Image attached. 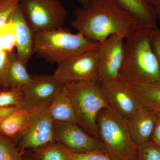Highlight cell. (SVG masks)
Wrapping results in <instances>:
<instances>
[{"mask_svg": "<svg viewBox=\"0 0 160 160\" xmlns=\"http://www.w3.org/2000/svg\"><path fill=\"white\" fill-rule=\"evenodd\" d=\"M154 29L138 26L124 44L119 81L125 85L160 82V67L152 46Z\"/></svg>", "mask_w": 160, "mask_h": 160, "instance_id": "7a4b0ae2", "label": "cell"}, {"mask_svg": "<svg viewBox=\"0 0 160 160\" xmlns=\"http://www.w3.org/2000/svg\"><path fill=\"white\" fill-rule=\"evenodd\" d=\"M82 8H86L89 5L91 0H77Z\"/></svg>", "mask_w": 160, "mask_h": 160, "instance_id": "1f68e13d", "label": "cell"}, {"mask_svg": "<svg viewBox=\"0 0 160 160\" xmlns=\"http://www.w3.org/2000/svg\"><path fill=\"white\" fill-rule=\"evenodd\" d=\"M99 139L106 153L113 160L136 157L138 146L129 133L127 121L111 106L101 110L97 118Z\"/></svg>", "mask_w": 160, "mask_h": 160, "instance_id": "5b68a950", "label": "cell"}, {"mask_svg": "<svg viewBox=\"0 0 160 160\" xmlns=\"http://www.w3.org/2000/svg\"><path fill=\"white\" fill-rule=\"evenodd\" d=\"M3 51L2 48V46H1V45H0V52H2Z\"/></svg>", "mask_w": 160, "mask_h": 160, "instance_id": "836d02e7", "label": "cell"}, {"mask_svg": "<svg viewBox=\"0 0 160 160\" xmlns=\"http://www.w3.org/2000/svg\"><path fill=\"white\" fill-rule=\"evenodd\" d=\"M150 141L160 147V113H157V118Z\"/></svg>", "mask_w": 160, "mask_h": 160, "instance_id": "f1b7e54d", "label": "cell"}, {"mask_svg": "<svg viewBox=\"0 0 160 160\" xmlns=\"http://www.w3.org/2000/svg\"><path fill=\"white\" fill-rule=\"evenodd\" d=\"M30 83L22 90L20 109L30 114L49 106L65 84L51 76L31 75Z\"/></svg>", "mask_w": 160, "mask_h": 160, "instance_id": "52a82bcc", "label": "cell"}, {"mask_svg": "<svg viewBox=\"0 0 160 160\" xmlns=\"http://www.w3.org/2000/svg\"><path fill=\"white\" fill-rule=\"evenodd\" d=\"M18 109L14 106L0 107V119L6 118Z\"/></svg>", "mask_w": 160, "mask_h": 160, "instance_id": "f546056e", "label": "cell"}, {"mask_svg": "<svg viewBox=\"0 0 160 160\" xmlns=\"http://www.w3.org/2000/svg\"><path fill=\"white\" fill-rule=\"evenodd\" d=\"M10 18L15 27L17 54L26 66L34 53V33L24 17L19 5Z\"/></svg>", "mask_w": 160, "mask_h": 160, "instance_id": "4fadbf2b", "label": "cell"}, {"mask_svg": "<svg viewBox=\"0 0 160 160\" xmlns=\"http://www.w3.org/2000/svg\"><path fill=\"white\" fill-rule=\"evenodd\" d=\"M153 6H154L158 19L160 20V0H155Z\"/></svg>", "mask_w": 160, "mask_h": 160, "instance_id": "4dcf8cb0", "label": "cell"}, {"mask_svg": "<svg viewBox=\"0 0 160 160\" xmlns=\"http://www.w3.org/2000/svg\"><path fill=\"white\" fill-rule=\"evenodd\" d=\"M23 153L11 138L0 133V160H24Z\"/></svg>", "mask_w": 160, "mask_h": 160, "instance_id": "7402d4cb", "label": "cell"}, {"mask_svg": "<svg viewBox=\"0 0 160 160\" xmlns=\"http://www.w3.org/2000/svg\"><path fill=\"white\" fill-rule=\"evenodd\" d=\"M99 43L91 42L82 34L72 33L62 27L34 33V53L48 62L58 64L76 56L97 49Z\"/></svg>", "mask_w": 160, "mask_h": 160, "instance_id": "3957f363", "label": "cell"}, {"mask_svg": "<svg viewBox=\"0 0 160 160\" xmlns=\"http://www.w3.org/2000/svg\"><path fill=\"white\" fill-rule=\"evenodd\" d=\"M152 46L160 67V28L154 29L152 37Z\"/></svg>", "mask_w": 160, "mask_h": 160, "instance_id": "83f0119b", "label": "cell"}, {"mask_svg": "<svg viewBox=\"0 0 160 160\" xmlns=\"http://www.w3.org/2000/svg\"><path fill=\"white\" fill-rule=\"evenodd\" d=\"M20 0H4L0 3V27L9 20L19 5Z\"/></svg>", "mask_w": 160, "mask_h": 160, "instance_id": "484cf974", "label": "cell"}, {"mask_svg": "<svg viewBox=\"0 0 160 160\" xmlns=\"http://www.w3.org/2000/svg\"><path fill=\"white\" fill-rule=\"evenodd\" d=\"M102 88L109 106L126 121L142 107L127 86L119 81Z\"/></svg>", "mask_w": 160, "mask_h": 160, "instance_id": "7c38bea8", "label": "cell"}, {"mask_svg": "<svg viewBox=\"0 0 160 160\" xmlns=\"http://www.w3.org/2000/svg\"><path fill=\"white\" fill-rule=\"evenodd\" d=\"M10 65L9 52L5 51L0 52V87H4Z\"/></svg>", "mask_w": 160, "mask_h": 160, "instance_id": "4316f807", "label": "cell"}, {"mask_svg": "<svg viewBox=\"0 0 160 160\" xmlns=\"http://www.w3.org/2000/svg\"><path fill=\"white\" fill-rule=\"evenodd\" d=\"M97 49L85 52L58 64L52 75L64 84L80 81L99 83Z\"/></svg>", "mask_w": 160, "mask_h": 160, "instance_id": "ba28073f", "label": "cell"}, {"mask_svg": "<svg viewBox=\"0 0 160 160\" xmlns=\"http://www.w3.org/2000/svg\"><path fill=\"white\" fill-rule=\"evenodd\" d=\"M126 85L142 107L160 113V82Z\"/></svg>", "mask_w": 160, "mask_h": 160, "instance_id": "2e32d148", "label": "cell"}, {"mask_svg": "<svg viewBox=\"0 0 160 160\" xmlns=\"http://www.w3.org/2000/svg\"><path fill=\"white\" fill-rule=\"evenodd\" d=\"M138 160H160V147L149 141L138 146Z\"/></svg>", "mask_w": 160, "mask_h": 160, "instance_id": "603a6c76", "label": "cell"}, {"mask_svg": "<svg viewBox=\"0 0 160 160\" xmlns=\"http://www.w3.org/2000/svg\"><path fill=\"white\" fill-rule=\"evenodd\" d=\"M53 130L55 142L62 144L72 152H106L101 141L90 135L77 123L54 122Z\"/></svg>", "mask_w": 160, "mask_h": 160, "instance_id": "30bf717a", "label": "cell"}, {"mask_svg": "<svg viewBox=\"0 0 160 160\" xmlns=\"http://www.w3.org/2000/svg\"><path fill=\"white\" fill-rule=\"evenodd\" d=\"M19 5L33 33L62 27L67 16L59 0H20Z\"/></svg>", "mask_w": 160, "mask_h": 160, "instance_id": "8992f818", "label": "cell"}, {"mask_svg": "<svg viewBox=\"0 0 160 160\" xmlns=\"http://www.w3.org/2000/svg\"><path fill=\"white\" fill-rule=\"evenodd\" d=\"M29 160V159H27V160Z\"/></svg>", "mask_w": 160, "mask_h": 160, "instance_id": "8d00e7d4", "label": "cell"}, {"mask_svg": "<svg viewBox=\"0 0 160 160\" xmlns=\"http://www.w3.org/2000/svg\"><path fill=\"white\" fill-rule=\"evenodd\" d=\"M64 89L73 107L77 124L99 139L97 118L109 105L102 86L97 82L80 81L66 83Z\"/></svg>", "mask_w": 160, "mask_h": 160, "instance_id": "277c9868", "label": "cell"}, {"mask_svg": "<svg viewBox=\"0 0 160 160\" xmlns=\"http://www.w3.org/2000/svg\"><path fill=\"white\" fill-rule=\"evenodd\" d=\"M0 45L3 51L7 52H11L16 48L15 27L10 18L0 27Z\"/></svg>", "mask_w": 160, "mask_h": 160, "instance_id": "44dd1931", "label": "cell"}, {"mask_svg": "<svg viewBox=\"0 0 160 160\" xmlns=\"http://www.w3.org/2000/svg\"><path fill=\"white\" fill-rule=\"evenodd\" d=\"M34 150L37 160H67V149L55 141Z\"/></svg>", "mask_w": 160, "mask_h": 160, "instance_id": "ffe728a7", "label": "cell"}, {"mask_svg": "<svg viewBox=\"0 0 160 160\" xmlns=\"http://www.w3.org/2000/svg\"><path fill=\"white\" fill-rule=\"evenodd\" d=\"M3 1H4V0H0V3L2 2Z\"/></svg>", "mask_w": 160, "mask_h": 160, "instance_id": "d590c367", "label": "cell"}, {"mask_svg": "<svg viewBox=\"0 0 160 160\" xmlns=\"http://www.w3.org/2000/svg\"><path fill=\"white\" fill-rule=\"evenodd\" d=\"M130 160H138V159L137 158L135 157L134 158H133L132 159Z\"/></svg>", "mask_w": 160, "mask_h": 160, "instance_id": "e575fe53", "label": "cell"}, {"mask_svg": "<svg viewBox=\"0 0 160 160\" xmlns=\"http://www.w3.org/2000/svg\"><path fill=\"white\" fill-rule=\"evenodd\" d=\"M71 25L87 39L101 43L112 35L128 38L137 21L117 0H91L86 8L77 7Z\"/></svg>", "mask_w": 160, "mask_h": 160, "instance_id": "6da1fadb", "label": "cell"}, {"mask_svg": "<svg viewBox=\"0 0 160 160\" xmlns=\"http://www.w3.org/2000/svg\"><path fill=\"white\" fill-rule=\"evenodd\" d=\"M31 114L18 109L6 118L0 119V133L10 138L21 135L29 126Z\"/></svg>", "mask_w": 160, "mask_h": 160, "instance_id": "d6986e66", "label": "cell"}, {"mask_svg": "<svg viewBox=\"0 0 160 160\" xmlns=\"http://www.w3.org/2000/svg\"><path fill=\"white\" fill-rule=\"evenodd\" d=\"M67 160H113L104 152H91L78 153L67 149Z\"/></svg>", "mask_w": 160, "mask_h": 160, "instance_id": "d4e9b609", "label": "cell"}, {"mask_svg": "<svg viewBox=\"0 0 160 160\" xmlns=\"http://www.w3.org/2000/svg\"><path fill=\"white\" fill-rule=\"evenodd\" d=\"M22 96V91L16 89H5L0 91V107L14 106L18 108Z\"/></svg>", "mask_w": 160, "mask_h": 160, "instance_id": "cb8c5ba5", "label": "cell"}, {"mask_svg": "<svg viewBox=\"0 0 160 160\" xmlns=\"http://www.w3.org/2000/svg\"><path fill=\"white\" fill-rule=\"evenodd\" d=\"M48 106L31 113L29 126L20 135L18 149L22 152L54 142V122L48 111Z\"/></svg>", "mask_w": 160, "mask_h": 160, "instance_id": "8fae6325", "label": "cell"}, {"mask_svg": "<svg viewBox=\"0 0 160 160\" xmlns=\"http://www.w3.org/2000/svg\"><path fill=\"white\" fill-rule=\"evenodd\" d=\"M48 111L54 122L77 123L73 107L64 88L50 103Z\"/></svg>", "mask_w": 160, "mask_h": 160, "instance_id": "ac0fdd59", "label": "cell"}, {"mask_svg": "<svg viewBox=\"0 0 160 160\" xmlns=\"http://www.w3.org/2000/svg\"><path fill=\"white\" fill-rule=\"evenodd\" d=\"M137 21L138 26L158 29L154 6L147 0H117Z\"/></svg>", "mask_w": 160, "mask_h": 160, "instance_id": "9a60e30c", "label": "cell"}, {"mask_svg": "<svg viewBox=\"0 0 160 160\" xmlns=\"http://www.w3.org/2000/svg\"><path fill=\"white\" fill-rule=\"evenodd\" d=\"M157 113L142 107L127 120L129 133L137 146L150 141Z\"/></svg>", "mask_w": 160, "mask_h": 160, "instance_id": "5bb4252c", "label": "cell"}, {"mask_svg": "<svg viewBox=\"0 0 160 160\" xmlns=\"http://www.w3.org/2000/svg\"><path fill=\"white\" fill-rule=\"evenodd\" d=\"M147 1H148L150 4H151L152 6H154L155 2V0H147Z\"/></svg>", "mask_w": 160, "mask_h": 160, "instance_id": "d6a6232c", "label": "cell"}, {"mask_svg": "<svg viewBox=\"0 0 160 160\" xmlns=\"http://www.w3.org/2000/svg\"><path fill=\"white\" fill-rule=\"evenodd\" d=\"M9 58L10 65L4 88L22 91L31 82V75L28 73L26 66L20 61L16 53L13 51L9 52Z\"/></svg>", "mask_w": 160, "mask_h": 160, "instance_id": "e0dca14e", "label": "cell"}, {"mask_svg": "<svg viewBox=\"0 0 160 160\" xmlns=\"http://www.w3.org/2000/svg\"><path fill=\"white\" fill-rule=\"evenodd\" d=\"M124 39L112 35L99 43L97 49L99 83L105 86L119 82L124 52Z\"/></svg>", "mask_w": 160, "mask_h": 160, "instance_id": "9c48e42d", "label": "cell"}]
</instances>
